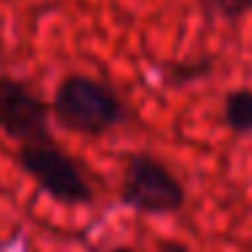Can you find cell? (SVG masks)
Returning <instances> with one entry per match:
<instances>
[{
  "instance_id": "3957f363",
  "label": "cell",
  "mask_w": 252,
  "mask_h": 252,
  "mask_svg": "<svg viewBox=\"0 0 252 252\" xmlns=\"http://www.w3.org/2000/svg\"><path fill=\"white\" fill-rule=\"evenodd\" d=\"M120 198L125 206L141 214H174L185 206L187 192L176 174L160 158L149 152H136L127 158L125 176H122Z\"/></svg>"
},
{
  "instance_id": "9c48e42d",
  "label": "cell",
  "mask_w": 252,
  "mask_h": 252,
  "mask_svg": "<svg viewBox=\"0 0 252 252\" xmlns=\"http://www.w3.org/2000/svg\"><path fill=\"white\" fill-rule=\"evenodd\" d=\"M109 252H136V250H130V247H114V250H109Z\"/></svg>"
},
{
  "instance_id": "ba28073f",
  "label": "cell",
  "mask_w": 252,
  "mask_h": 252,
  "mask_svg": "<svg viewBox=\"0 0 252 252\" xmlns=\"http://www.w3.org/2000/svg\"><path fill=\"white\" fill-rule=\"evenodd\" d=\"M158 252H192L185 241H176V239H163L158 244Z\"/></svg>"
},
{
  "instance_id": "6da1fadb",
  "label": "cell",
  "mask_w": 252,
  "mask_h": 252,
  "mask_svg": "<svg viewBox=\"0 0 252 252\" xmlns=\"http://www.w3.org/2000/svg\"><path fill=\"white\" fill-rule=\"evenodd\" d=\"M52 114L63 127L73 133L103 136L127 122V106L106 82H98L84 73H68L55 90Z\"/></svg>"
},
{
  "instance_id": "52a82bcc",
  "label": "cell",
  "mask_w": 252,
  "mask_h": 252,
  "mask_svg": "<svg viewBox=\"0 0 252 252\" xmlns=\"http://www.w3.org/2000/svg\"><path fill=\"white\" fill-rule=\"evenodd\" d=\"M212 71V57H201V60H190V63H174L165 73L171 84H185V82H192V79H201V76H209Z\"/></svg>"
},
{
  "instance_id": "7a4b0ae2",
  "label": "cell",
  "mask_w": 252,
  "mask_h": 252,
  "mask_svg": "<svg viewBox=\"0 0 252 252\" xmlns=\"http://www.w3.org/2000/svg\"><path fill=\"white\" fill-rule=\"evenodd\" d=\"M17 163L55 201L68 206L93 203L95 192L82 163L73 155H68L60 144H55V138L22 144L17 152Z\"/></svg>"
},
{
  "instance_id": "5b68a950",
  "label": "cell",
  "mask_w": 252,
  "mask_h": 252,
  "mask_svg": "<svg viewBox=\"0 0 252 252\" xmlns=\"http://www.w3.org/2000/svg\"><path fill=\"white\" fill-rule=\"evenodd\" d=\"M225 125L233 133H252V90L250 87H236L225 93L222 103Z\"/></svg>"
},
{
  "instance_id": "277c9868",
  "label": "cell",
  "mask_w": 252,
  "mask_h": 252,
  "mask_svg": "<svg viewBox=\"0 0 252 252\" xmlns=\"http://www.w3.org/2000/svg\"><path fill=\"white\" fill-rule=\"evenodd\" d=\"M52 106L41 100L25 82L0 76V130L19 144L44 141L49 133Z\"/></svg>"
},
{
  "instance_id": "8992f818",
  "label": "cell",
  "mask_w": 252,
  "mask_h": 252,
  "mask_svg": "<svg viewBox=\"0 0 252 252\" xmlns=\"http://www.w3.org/2000/svg\"><path fill=\"white\" fill-rule=\"evenodd\" d=\"M198 6H201V11L212 19L236 22V19L247 17V14L252 11V0H198Z\"/></svg>"
}]
</instances>
